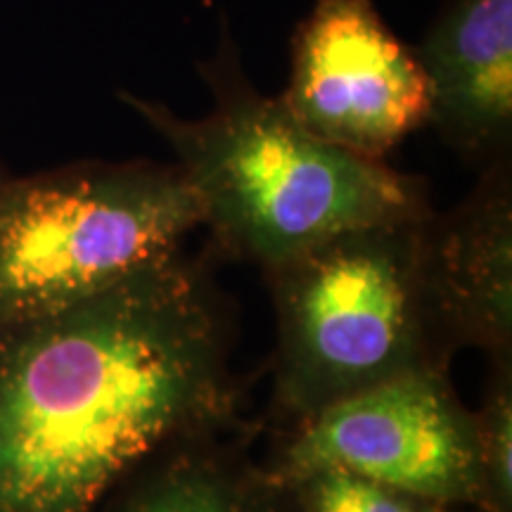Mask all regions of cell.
Instances as JSON below:
<instances>
[{
	"label": "cell",
	"instance_id": "52a82bcc",
	"mask_svg": "<svg viewBox=\"0 0 512 512\" xmlns=\"http://www.w3.org/2000/svg\"><path fill=\"white\" fill-rule=\"evenodd\" d=\"M418 273L434 358L451 366L460 349L512 354L510 159L486 166L451 211L420 221Z\"/></svg>",
	"mask_w": 512,
	"mask_h": 512
},
{
	"label": "cell",
	"instance_id": "ba28073f",
	"mask_svg": "<svg viewBox=\"0 0 512 512\" xmlns=\"http://www.w3.org/2000/svg\"><path fill=\"white\" fill-rule=\"evenodd\" d=\"M430 83V121L486 166L512 136V0H458L415 53Z\"/></svg>",
	"mask_w": 512,
	"mask_h": 512
},
{
	"label": "cell",
	"instance_id": "5b68a950",
	"mask_svg": "<svg viewBox=\"0 0 512 512\" xmlns=\"http://www.w3.org/2000/svg\"><path fill=\"white\" fill-rule=\"evenodd\" d=\"M264 460L280 475L330 465L448 510L479 505L475 413L444 368L406 370L278 427Z\"/></svg>",
	"mask_w": 512,
	"mask_h": 512
},
{
	"label": "cell",
	"instance_id": "8992f818",
	"mask_svg": "<svg viewBox=\"0 0 512 512\" xmlns=\"http://www.w3.org/2000/svg\"><path fill=\"white\" fill-rule=\"evenodd\" d=\"M280 102L316 138L377 162L430 121L418 57L370 0L313 3Z\"/></svg>",
	"mask_w": 512,
	"mask_h": 512
},
{
	"label": "cell",
	"instance_id": "4fadbf2b",
	"mask_svg": "<svg viewBox=\"0 0 512 512\" xmlns=\"http://www.w3.org/2000/svg\"><path fill=\"white\" fill-rule=\"evenodd\" d=\"M0 181H3V176H0Z\"/></svg>",
	"mask_w": 512,
	"mask_h": 512
},
{
	"label": "cell",
	"instance_id": "9c48e42d",
	"mask_svg": "<svg viewBox=\"0 0 512 512\" xmlns=\"http://www.w3.org/2000/svg\"><path fill=\"white\" fill-rule=\"evenodd\" d=\"M259 422L181 437L150 456L105 512H302L287 479L252 453Z\"/></svg>",
	"mask_w": 512,
	"mask_h": 512
},
{
	"label": "cell",
	"instance_id": "7c38bea8",
	"mask_svg": "<svg viewBox=\"0 0 512 512\" xmlns=\"http://www.w3.org/2000/svg\"><path fill=\"white\" fill-rule=\"evenodd\" d=\"M448 512H458V510H448ZM472 512H475V510H472Z\"/></svg>",
	"mask_w": 512,
	"mask_h": 512
},
{
	"label": "cell",
	"instance_id": "277c9868",
	"mask_svg": "<svg viewBox=\"0 0 512 512\" xmlns=\"http://www.w3.org/2000/svg\"><path fill=\"white\" fill-rule=\"evenodd\" d=\"M204 207L183 169L79 162L0 181V325L93 297L183 249Z\"/></svg>",
	"mask_w": 512,
	"mask_h": 512
},
{
	"label": "cell",
	"instance_id": "8fae6325",
	"mask_svg": "<svg viewBox=\"0 0 512 512\" xmlns=\"http://www.w3.org/2000/svg\"><path fill=\"white\" fill-rule=\"evenodd\" d=\"M302 512H448L411 491L342 467H309L283 475Z\"/></svg>",
	"mask_w": 512,
	"mask_h": 512
},
{
	"label": "cell",
	"instance_id": "30bf717a",
	"mask_svg": "<svg viewBox=\"0 0 512 512\" xmlns=\"http://www.w3.org/2000/svg\"><path fill=\"white\" fill-rule=\"evenodd\" d=\"M475 413L479 505L512 512V354L489 358L482 406Z\"/></svg>",
	"mask_w": 512,
	"mask_h": 512
},
{
	"label": "cell",
	"instance_id": "7a4b0ae2",
	"mask_svg": "<svg viewBox=\"0 0 512 512\" xmlns=\"http://www.w3.org/2000/svg\"><path fill=\"white\" fill-rule=\"evenodd\" d=\"M204 79L214 107L202 119L121 98L174 150L202 200L214 256L266 271L344 230L432 211L422 178L316 138L280 98L254 91L235 60L204 67Z\"/></svg>",
	"mask_w": 512,
	"mask_h": 512
},
{
	"label": "cell",
	"instance_id": "3957f363",
	"mask_svg": "<svg viewBox=\"0 0 512 512\" xmlns=\"http://www.w3.org/2000/svg\"><path fill=\"white\" fill-rule=\"evenodd\" d=\"M425 216L344 230L266 268L278 320L271 361L278 427L406 370L444 368L420 294Z\"/></svg>",
	"mask_w": 512,
	"mask_h": 512
},
{
	"label": "cell",
	"instance_id": "6da1fadb",
	"mask_svg": "<svg viewBox=\"0 0 512 512\" xmlns=\"http://www.w3.org/2000/svg\"><path fill=\"white\" fill-rule=\"evenodd\" d=\"M233 302L183 249L0 325V512H105L147 458L238 425Z\"/></svg>",
	"mask_w": 512,
	"mask_h": 512
}]
</instances>
